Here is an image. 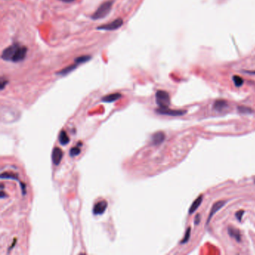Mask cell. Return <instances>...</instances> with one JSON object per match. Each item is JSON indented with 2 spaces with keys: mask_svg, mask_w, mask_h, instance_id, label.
Segmentation results:
<instances>
[{
  "mask_svg": "<svg viewBox=\"0 0 255 255\" xmlns=\"http://www.w3.org/2000/svg\"><path fill=\"white\" fill-rule=\"evenodd\" d=\"M113 0H109V1L105 2L102 5H99V7L97 8V10L91 16V18L93 20H99V19L104 18L109 14L110 11L112 10Z\"/></svg>",
  "mask_w": 255,
  "mask_h": 255,
  "instance_id": "6da1fadb",
  "label": "cell"
},
{
  "mask_svg": "<svg viewBox=\"0 0 255 255\" xmlns=\"http://www.w3.org/2000/svg\"><path fill=\"white\" fill-rule=\"evenodd\" d=\"M156 102L161 109L168 108L171 103L169 94L162 90L157 91L156 93Z\"/></svg>",
  "mask_w": 255,
  "mask_h": 255,
  "instance_id": "7a4b0ae2",
  "label": "cell"
},
{
  "mask_svg": "<svg viewBox=\"0 0 255 255\" xmlns=\"http://www.w3.org/2000/svg\"><path fill=\"white\" fill-rule=\"evenodd\" d=\"M19 46H20V44H18V43H14V44L5 48L3 51V53H2V59L5 61H12Z\"/></svg>",
  "mask_w": 255,
  "mask_h": 255,
  "instance_id": "3957f363",
  "label": "cell"
},
{
  "mask_svg": "<svg viewBox=\"0 0 255 255\" xmlns=\"http://www.w3.org/2000/svg\"><path fill=\"white\" fill-rule=\"evenodd\" d=\"M124 21L121 18H118L115 20L112 21V22L109 23L104 24L103 26H99L97 27V29L100 30H105V31H114L118 29L120 27H121Z\"/></svg>",
  "mask_w": 255,
  "mask_h": 255,
  "instance_id": "277c9868",
  "label": "cell"
},
{
  "mask_svg": "<svg viewBox=\"0 0 255 255\" xmlns=\"http://www.w3.org/2000/svg\"><path fill=\"white\" fill-rule=\"evenodd\" d=\"M27 47L25 46H19L12 60L13 62H20V61H23L26 58V54H27Z\"/></svg>",
  "mask_w": 255,
  "mask_h": 255,
  "instance_id": "5b68a950",
  "label": "cell"
},
{
  "mask_svg": "<svg viewBox=\"0 0 255 255\" xmlns=\"http://www.w3.org/2000/svg\"><path fill=\"white\" fill-rule=\"evenodd\" d=\"M156 112L160 115H165L169 116H181L185 115L186 113V111L183 110H173V109H169L168 108L166 109H156Z\"/></svg>",
  "mask_w": 255,
  "mask_h": 255,
  "instance_id": "8992f818",
  "label": "cell"
},
{
  "mask_svg": "<svg viewBox=\"0 0 255 255\" xmlns=\"http://www.w3.org/2000/svg\"><path fill=\"white\" fill-rule=\"evenodd\" d=\"M108 204L105 201H100L99 202L96 203L93 208V213L95 216L102 215L106 210Z\"/></svg>",
  "mask_w": 255,
  "mask_h": 255,
  "instance_id": "52a82bcc",
  "label": "cell"
},
{
  "mask_svg": "<svg viewBox=\"0 0 255 255\" xmlns=\"http://www.w3.org/2000/svg\"><path fill=\"white\" fill-rule=\"evenodd\" d=\"M63 157V151L59 147H55L52 152V160L55 166H59L60 164Z\"/></svg>",
  "mask_w": 255,
  "mask_h": 255,
  "instance_id": "ba28073f",
  "label": "cell"
},
{
  "mask_svg": "<svg viewBox=\"0 0 255 255\" xmlns=\"http://www.w3.org/2000/svg\"><path fill=\"white\" fill-rule=\"evenodd\" d=\"M225 204H226V201H217V202H216L215 204H213V205H212V209H211V210H210V215H209L207 222V225L209 224V222H210V220L212 219V216H214L215 213H216L217 211L219 210L220 209H222V207H223Z\"/></svg>",
  "mask_w": 255,
  "mask_h": 255,
  "instance_id": "9c48e42d",
  "label": "cell"
},
{
  "mask_svg": "<svg viewBox=\"0 0 255 255\" xmlns=\"http://www.w3.org/2000/svg\"><path fill=\"white\" fill-rule=\"evenodd\" d=\"M165 139H166L165 133L163 132L160 131L153 134L151 140H152V143L153 145H159L163 142Z\"/></svg>",
  "mask_w": 255,
  "mask_h": 255,
  "instance_id": "30bf717a",
  "label": "cell"
},
{
  "mask_svg": "<svg viewBox=\"0 0 255 255\" xmlns=\"http://www.w3.org/2000/svg\"><path fill=\"white\" fill-rule=\"evenodd\" d=\"M227 233L230 235V237L232 238L235 239L237 242L241 241V233L240 231L238 229L233 227V226H229L227 228Z\"/></svg>",
  "mask_w": 255,
  "mask_h": 255,
  "instance_id": "8fae6325",
  "label": "cell"
},
{
  "mask_svg": "<svg viewBox=\"0 0 255 255\" xmlns=\"http://www.w3.org/2000/svg\"><path fill=\"white\" fill-rule=\"evenodd\" d=\"M202 201H203V195H200L194 201V202L192 203V204L191 205V207L189 208V213L190 215L194 213L195 211L197 210V208L199 207V206L201 204Z\"/></svg>",
  "mask_w": 255,
  "mask_h": 255,
  "instance_id": "7c38bea8",
  "label": "cell"
},
{
  "mask_svg": "<svg viewBox=\"0 0 255 255\" xmlns=\"http://www.w3.org/2000/svg\"><path fill=\"white\" fill-rule=\"evenodd\" d=\"M120 97H121V94L120 93L110 94L105 95V97H103L102 98V101L105 103H112L118 100Z\"/></svg>",
  "mask_w": 255,
  "mask_h": 255,
  "instance_id": "4fadbf2b",
  "label": "cell"
},
{
  "mask_svg": "<svg viewBox=\"0 0 255 255\" xmlns=\"http://www.w3.org/2000/svg\"><path fill=\"white\" fill-rule=\"evenodd\" d=\"M228 107V103L224 99H217L215 101L213 104V109L216 111H222Z\"/></svg>",
  "mask_w": 255,
  "mask_h": 255,
  "instance_id": "5bb4252c",
  "label": "cell"
},
{
  "mask_svg": "<svg viewBox=\"0 0 255 255\" xmlns=\"http://www.w3.org/2000/svg\"><path fill=\"white\" fill-rule=\"evenodd\" d=\"M78 67V64H76V63L74 64L69 65V66L66 67V68H63L62 70H61L60 71L57 72V75H60V76H66L68 75V74H70V72H72L73 70H74L75 69Z\"/></svg>",
  "mask_w": 255,
  "mask_h": 255,
  "instance_id": "9a60e30c",
  "label": "cell"
},
{
  "mask_svg": "<svg viewBox=\"0 0 255 255\" xmlns=\"http://www.w3.org/2000/svg\"><path fill=\"white\" fill-rule=\"evenodd\" d=\"M59 142L63 146L67 145L70 142V138L64 130H61L60 134H59Z\"/></svg>",
  "mask_w": 255,
  "mask_h": 255,
  "instance_id": "2e32d148",
  "label": "cell"
},
{
  "mask_svg": "<svg viewBox=\"0 0 255 255\" xmlns=\"http://www.w3.org/2000/svg\"><path fill=\"white\" fill-rule=\"evenodd\" d=\"M91 59V57L90 56V55H81V56H79L77 58L75 59V60H74V62L76 63V64H83V63H85L87 62V61H89L90 59Z\"/></svg>",
  "mask_w": 255,
  "mask_h": 255,
  "instance_id": "e0dca14e",
  "label": "cell"
},
{
  "mask_svg": "<svg viewBox=\"0 0 255 255\" xmlns=\"http://www.w3.org/2000/svg\"><path fill=\"white\" fill-rule=\"evenodd\" d=\"M1 178L2 179H11V180H15L18 181L19 178L18 175L17 174H15L14 173H8V172H5V173H3L1 174Z\"/></svg>",
  "mask_w": 255,
  "mask_h": 255,
  "instance_id": "ac0fdd59",
  "label": "cell"
},
{
  "mask_svg": "<svg viewBox=\"0 0 255 255\" xmlns=\"http://www.w3.org/2000/svg\"><path fill=\"white\" fill-rule=\"evenodd\" d=\"M238 111L239 112L242 113V114H252L254 111L252 110V109L248 108V107L246 106H243V105H241V106L238 107Z\"/></svg>",
  "mask_w": 255,
  "mask_h": 255,
  "instance_id": "d6986e66",
  "label": "cell"
},
{
  "mask_svg": "<svg viewBox=\"0 0 255 255\" xmlns=\"http://www.w3.org/2000/svg\"><path fill=\"white\" fill-rule=\"evenodd\" d=\"M81 152V148L79 146H76L74 147H72L70 150V156L71 157H75L78 156Z\"/></svg>",
  "mask_w": 255,
  "mask_h": 255,
  "instance_id": "ffe728a7",
  "label": "cell"
},
{
  "mask_svg": "<svg viewBox=\"0 0 255 255\" xmlns=\"http://www.w3.org/2000/svg\"><path fill=\"white\" fill-rule=\"evenodd\" d=\"M191 227H189L187 228L186 231V233H185V236H184V238L183 239V240L180 242V243L181 244H185V243H186L187 242H189V239H190V236H191Z\"/></svg>",
  "mask_w": 255,
  "mask_h": 255,
  "instance_id": "44dd1931",
  "label": "cell"
},
{
  "mask_svg": "<svg viewBox=\"0 0 255 255\" xmlns=\"http://www.w3.org/2000/svg\"><path fill=\"white\" fill-rule=\"evenodd\" d=\"M233 82H234L235 85L237 86V87H240V86L243 85V82H244L240 76H233Z\"/></svg>",
  "mask_w": 255,
  "mask_h": 255,
  "instance_id": "7402d4cb",
  "label": "cell"
},
{
  "mask_svg": "<svg viewBox=\"0 0 255 255\" xmlns=\"http://www.w3.org/2000/svg\"><path fill=\"white\" fill-rule=\"evenodd\" d=\"M244 210H239L238 212H236V217L238 218L239 222L242 221V218L243 214H244Z\"/></svg>",
  "mask_w": 255,
  "mask_h": 255,
  "instance_id": "603a6c76",
  "label": "cell"
},
{
  "mask_svg": "<svg viewBox=\"0 0 255 255\" xmlns=\"http://www.w3.org/2000/svg\"><path fill=\"white\" fill-rule=\"evenodd\" d=\"M200 222H201V216L199 214H197L196 216H195V221H194L195 224L196 225H197L199 223H200Z\"/></svg>",
  "mask_w": 255,
  "mask_h": 255,
  "instance_id": "cb8c5ba5",
  "label": "cell"
},
{
  "mask_svg": "<svg viewBox=\"0 0 255 255\" xmlns=\"http://www.w3.org/2000/svg\"><path fill=\"white\" fill-rule=\"evenodd\" d=\"M7 83H8V81L6 79H2L1 84H0V86H1V89L2 90L4 89V88H5V86L6 85Z\"/></svg>",
  "mask_w": 255,
  "mask_h": 255,
  "instance_id": "d4e9b609",
  "label": "cell"
},
{
  "mask_svg": "<svg viewBox=\"0 0 255 255\" xmlns=\"http://www.w3.org/2000/svg\"><path fill=\"white\" fill-rule=\"evenodd\" d=\"M60 1L63 2V3H72V2H74V1H75V0H60Z\"/></svg>",
  "mask_w": 255,
  "mask_h": 255,
  "instance_id": "484cf974",
  "label": "cell"
},
{
  "mask_svg": "<svg viewBox=\"0 0 255 255\" xmlns=\"http://www.w3.org/2000/svg\"><path fill=\"white\" fill-rule=\"evenodd\" d=\"M246 73L249 74H255V71H247Z\"/></svg>",
  "mask_w": 255,
  "mask_h": 255,
  "instance_id": "4316f807",
  "label": "cell"
},
{
  "mask_svg": "<svg viewBox=\"0 0 255 255\" xmlns=\"http://www.w3.org/2000/svg\"><path fill=\"white\" fill-rule=\"evenodd\" d=\"M254 183H255V179H254Z\"/></svg>",
  "mask_w": 255,
  "mask_h": 255,
  "instance_id": "83f0119b",
  "label": "cell"
}]
</instances>
